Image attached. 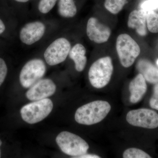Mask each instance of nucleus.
<instances>
[{
    "mask_svg": "<svg viewBox=\"0 0 158 158\" xmlns=\"http://www.w3.org/2000/svg\"><path fill=\"white\" fill-rule=\"evenodd\" d=\"M58 12L62 17L72 18L77 12V8L74 0H59Z\"/></svg>",
    "mask_w": 158,
    "mask_h": 158,
    "instance_id": "16",
    "label": "nucleus"
},
{
    "mask_svg": "<svg viewBox=\"0 0 158 158\" xmlns=\"http://www.w3.org/2000/svg\"><path fill=\"white\" fill-rule=\"evenodd\" d=\"M113 66L109 56L98 59L90 66L88 77L90 84L96 88H102L109 84L113 74Z\"/></svg>",
    "mask_w": 158,
    "mask_h": 158,
    "instance_id": "2",
    "label": "nucleus"
},
{
    "mask_svg": "<svg viewBox=\"0 0 158 158\" xmlns=\"http://www.w3.org/2000/svg\"><path fill=\"white\" fill-rule=\"evenodd\" d=\"M56 141L62 152L76 158L87 153L89 148L88 143L83 138L68 131L59 133Z\"/></svg>",
    "mask_w": 158,
    "mask_h": 158,
    "instance_id": "5",
    "label": "nucleus"
},
{
    "mask_svg": "<svg viewBox=\"0 0 158 158\" xmlns=\"http://www.w3.org/2000/svg\"><path fill=\"white\" fill-rule=\"evenodd\" d=\"M15 1L19 2L25 3L28 2L30 0H15Z\"/></svg>",
    "mask_w": 158,
    "mask_h": 158,
    "instance_id": "26",
    "label": "nucleus"
},
{
    "mask_svg": "<svg viewBox=\"0 0 158 158\" xmlns=\"http://www.w3.org/2000/svg\"><path fill=\"white\" fill-rule=\"evenodd\" d=\"M86 50L85 46L81 44H77L69 52V56L75 63L77 71L81 72L85 69L87 64V58L86 56Z\"/></svg>",
    "mask_w": 158,
    "mask_h": 158,
    "instance_id": "15",
    "label": "nucleus"
},
{
    "mask_svg": "<svg viewBox=\"0 0 158 158\" xmlns=\"http://www.w3.org/2000/svg\"><path fill=\"white\" fill-rule=\"evenodd\" d=\"M45 30V25L41 22L28 23L20 31V39L24 44L32 45L42 38Z\"/></svg>",
    "mask_w": 158,
    "mask_h": 158,
    "instance_id": "10",
    "label": "nucleus"
},
{
    "mask_svg": "<svg viewBox=\"0 0 158 158\" xmlns=\"http://www.w3.org/2000/svg\"><path fill=\"white\" fill-rule=\"evenodd\" d=\"M147 11L140 9L133 10L129 15L128 27L135 30L137 34L142 37L147 34Z\"/></svg>",
    "mask_w": 158,
    "mask_h": 158,
    "instance_id": "12",
    "label": "nucleus"
},
{
    "mask_svg": "<svg viewBox=\"0 0 158 158\" xmlns=\"http://www.w3.org/2000/svg\"><path fill=\"white\" fill-rule=\"evenodd\" d=\"M86 32L91 41L97 44L107 42L111 35L110 27L100 22L95 17H91L87 23Z\"/></svg>",
    "mask_w": 158,
    "mask_h": 158,
    "instance_id": "11",
    "label": "nucleus"
},
{
    "mask_svg": "<svg viewBox=\"0 0 158 158\" xmlns=\"http://www.w3.org/2000/svg\"><path fill=\"white\" fill-rule=\"evenodd\" d=\"M127 0H105V9L112 14L116 15L123 9Z\"/></svg>",
    "mask_w": 158,
    "mask_h": 158,
    "instance_id": "17",
    "label": "nucleus"
},
{
    "mask_svg": "<svg viewBox=\"0 0 158 158\" xmlns=\"http://www.w3.org/2000/svg\"><path fill=\"white\" fill-rule=\"evenodd\" d=\"M111 109V106L107 102L95 101L79 107L75 114V119L79 124H96L106 118Z\"/></svg>",
    "mask_w": 158,
    "mask_h": 158,
    "instance_id": "1",
    "label": "nucleus"
},
{
    "mask_svg": "<svg viewBox=\"0 0 158 158\" xmlns=\"http://www.w3.org/2000/svg\"><path fill=\"white\" fill-rule=\"evenodd\" d=\"M116 49L120 63L125 68L131 66L141 52L138 44L126 34L118 35L116 39Z\"/></svg>",
    "mask_w": 158,
    "mask_h": 158,
    "instance_id": "3",
    "label": "nucleus"
},
{
    "mask_svg": "<svg viewBox=\"0 0 158 158\" xmlns=\"http://www.w3.org/2000/svg\"><path fill=\"white\" fill-rule=\"evenodd\" d=\"M2 141H1V140H0V147H1V145H2ZM1 149H0V158H1Z\"/></svg>",
    "mask_w": 158,
    "mask_h": 158,
    "instance_id": "27",
    "label": "nucleus"
},
{
    "mask_svg": "<svg viewBox=\"0 0 158 158\" xmlns=\"http://www.w3.org/2000/svg\"><path fill=\"white\" fill-rule=\"evenodd\" d=\"M58 0H40L38 9L42 14H47L54 8Z\"/></svg>",
    "mask_w": 158,
    "mask_h": 158,
    "instance_id": "20",
    "label": "nucleus"
},
{
    "mask_svg": "<svg viewBox=\"0 0 158 158\" xmlns=\"http://www.w3.org/2000/svg\"><path fill=\"white\" fill-rule=\"evenodd\" d=\"M53 104L50 99L35 101L23 106L21 116L23 120L29 124H35L42 121L51 113Z\"/></svg>",
    "mask_w": 158,
    "mask_h": 158,
    "instance_id": "4",
    "label": "nucleus"
},
{
    "mask_svg": "<svg viewBox=\"0 0 158 158\" xmlns=\"http://www.w3.org/2000/svg\"><path fill=\"white\" fill-rule=\"evenodd\" d=\"M126 119L134 126L151 129L158 127V114L149 109L131 110L127 113Z\"/></svg>",
    "mask_w": 158,
    "mask_h": 158,
    "instance_id": "8",
    "label": "nucleus"
},
{
    "mask_svg": "<svg viewBox=\"0 0 158 158\" xmlns=\"http://www.w3.org/2000/svg\"><path fill=\"white\" fill-rule=\"evenodd\" d=\"M6 27L5 24L0 19V35L3 34L6 30Z\"/></svg>",
    "mask_w": 158,
    "mask_h": 158,
    "instance_id": "25",
    "label": "nucleus"
},
{
    "mask_svg": "<svg viewBox=\"0 0 158 158\" xmlns=\"http://www.w3.org/2000/svg\"><path fill=\"white\" fill-rule=\"evenodd\" d=\"M147 89L146 80L142 74L140 73L138 74L130 83L131 102L135 104L140 101L146 93Z\"/></svg>",
    "mask_w": 158,
    "mask_h": 158,
    "instance_id": "13",
    "label": "nucleus"
},
{
    "mask_svg": "<svg viewBox=\"0 0 158 158\" xmlns=\"http://www.w3.org/2000/svg\"><path fill=\"white\" fill-rule=\"evenodd\" d=\"M76 158H100V157L99 156H98L95 155L93 154H85L82 155L81 156H79L77 157Z\"/></svg>",
    "mask_w": 158,
    "mask_h": 158,
    "instance_id": "24",
    "label": "nucleus"
},
{
    "mask_svg": "<svg viewBox=\"0 0 158 158\" xmlns=\"http://www.w3.org/2000/svg\"><path fill=\"white\" fill-rule=\"evenodd\" d=\"M137 68L147 81L152 84L158 83V69L149 61L145 59L139 60Z\"/></svg>",
    "mask_w": 158,
    "mask_h": 158,
    "instance_id": "14",
    "label": "nucleus"
},
{
    "mask_svg": "<svg viewBox=\"0 0 158 158\" xmlns=\"http://www.w3.org/2000/svg\"><path fill=\"white\" fill-rule=\"evenodd\" d=\"M156 63L157 64V65H158V59L157 60V61Z\"/></svg>",
    "mask_w": 158,
    "mask_h": 158,
    "instance_id": "28",
    "label": "nucleus"
},
{
    "mask_svg": "<svg viewBox=\"0 0 158 158\" xmlns=\"http://www.w3.org/2000/svg\"><path fill=\"white\" fill-rule=\"evenodd\" d=\"M151 107L158 110V83L156 84L153 88V94L149 101Z\"/></svg>",
    "mask_w": 158,
    "mask_h": 158,
    "instance_id": "22",
    "label": "nucleus"
},
{
    "mask_svg": "<svg viewBox=\"0 0 158 158\" xmlns=\"http://www.w3.org/2000/svg\"><path fill=\"white\" fill-rule=\"evenodd\" d=\"M71 50L70 43L64 37L54 40L44 52L46 62L50 65H55L65 61Z\"/></svg>",
    "mask_w": 158,
    "mask_h": 158,
    "instance_id": "7",
    "label": "nucleus"
},
{
    "mask_svg": "<svg viewBox=\"0 0 158 158\" xmlns=\"http://www.w3.org/2000/svg\"><path fill=\"white\" fill-rule=\"evenodd\" d=\"M46 66L41 59L30 60L24 65L19 75V81L23 88H31L44 75Z\"/></svg>",
    "mask_w": 158,
    "mask_h": 158,
    "instance_id": "6",
    "label": "nucleus"
},
{
    "mask_svg": "<svg viewBox=\"0 0 158 158\" xmlns=\"http://www.w3.org/2000/svg\"><path fill=\"white\" fill-rule=\"evenodd\" d=\"M124 158H151V156L142 150L130 148L126 150L123 153Z\"/></svg>",
    "mask_w": 158,
    "mask_h": 158,
    "instance_id": "19",
    "label": "nucleus"
},
{
    "mask_svg": "<svg viewBox=\"0 0 158 158\" xmlns=\"http://www.w3.org/2000/svg\"><path fill=\"white\" fill-rule=\"evenodd\" d=\"M147 27L148 31L152 33H158V14L154 11H147Z\"/></svg>",
    "mask_w": 158,
    "mask_h": 158,
    "instance_id": "18",
    "label": "nucleus"
},
{
    "mask_svg": "<svg viewBox=\"0 0 158 158\" xmlns=\"http://www.w3.org/2000/svg\"><path fill=\"white\" fill-rule=\"evenodd\" d=\"M56 90V86L51 79H40L31 86L26 96L30 100L35 101L53 95Z\"/></svg>",
    "mask_w": 158,
    "mask_h": 158,
    "instance_id": "9",
    "label": "nucleus"
},
{
    "mask_svg": "<svg viewBox=\"0 0 158 158\" xmlns=\"http://www.w3.org/2000/svg\"><path fill=\"white\" fill-rule=\"evenodd\" d=\"M141 9L148 11L158 9V0H145L140 5Z\"/></svg>",
    "mask_w": 158,
    "mask_h": 158,
    "instance_id": "21",
    "label": "nucleus"
},
{
    "mask_svg": "<svg viewBox=\"0 0 158 158\" xmlns=\"http://www.w3.org/2000/svg\"><path fill=\"white\" fill-rule=\"evenodd\" d=\"M8 72V68L4 59L0 58V86L3 84Z\"/></svg>",
    "mask_w": 158,
    "mask_h": 158,
    "instance_id": "23",
    "label": "nucleus"
}]
</instances>
